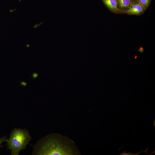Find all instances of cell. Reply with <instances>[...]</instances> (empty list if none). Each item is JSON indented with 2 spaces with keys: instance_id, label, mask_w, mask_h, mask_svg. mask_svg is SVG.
<instances>
[{
  "instance_id": "obj_1",
  "label": "cell",
  "mask_w": 155,
  "mask_h": 155,
  "mask_svg": "<svg viewBox=\"0 0 155 155\" xmlns=\"http://www.w3.org/2000/svg\"><path fill=\"white\" fill-rule=\"evenodd\" d=\"M36 154L80 155L74 142L66 136L59 133L50 134L38 143Z\"/></svg>"
},
{
  "instance_id": "obj_2",
  "label": "cell",
  "mask_w": 155,
  "mask_h": 155,
  "mask_svg": "<svg viewBox=\"0 0 155 155\" xmlns=\"http://www.w3.org/2000/svg\"><path fill=\"white\" fill-rule=\"evenodd\" d=\"M31 139L28 131L26 129L14 128L6 142L11 154L18 155L21 150L26 149Z\"/></svg>"
},
{
  "instance_id": "obj_3",
  "label": "cell",
  "mask_w": 155,
  "mask_h": 155,
  "mask_svg": "<svg viewBox=\"0 0 155 155\" xmlns=\"http://www.w3.org/2000/svg\"><path fill=\"white\" fill-rule=\"evenodd\" d=\"M146 9L138 2H132L129 9L126 13L129 15L139 16L144 13Z\"/></svg>"
},
{
  "instance_id": "obj_4",
  "label": "cell",
  "mask_w": 155,
  "mask_h": 155,
  "mask_svg": "<svg viewBox=\"0 0 155 155\" xmlns=\"http://www.w3.org/2000/svg\"><path fill=\"white\" fill-rule=\"evenodd\" d=\"M107 7L112 13H123L118 8L116 0H102Z\"/></svg>"
},
{
  "instance_id": "obj_5",
  "label": "cell",
  "mask_w": 155,
  "mask_h": 155,
  "mask_svg": "<svg viewBox=\"0 0 155 155\" xmlns=\"http://www.w3.org/2000/svg\"><path fill=\"white\" fill-rule=\"evenodd\" d=\"M116 1L117 7L123 13H126L132 3L131 0H116Z\"/></svg>"
},
{
  "instance_id": "obj_6",
  "label": "cell",
  "mask_w": 155,
  "mask_h": 155,
  "mask_svg": "<svg viewBox=\"0 0 155 155\" xmlns=\"http://www.w3.org/2000/svg\"><path fill=\"white\" fill-rule=\"evenodd\" d=\"M151 1V0H137V1L147 9L149 6Z\"/></svg>"
},
{
  "instance_id": "obj_7",
  "label": "cell",
  "mask_w": 155,
  "mask_h": 155,
  "mask_svg": "<svg viewBox=\"0 0 155 155\" xmlns=\"http://www.w3.org/2000/svg\"><path fill=\"white\" fill-rule=\"evenodd\" d=\"M7 136H5L0 137V147L3 143L6 142L7 139Z\"/></svg>"
},
{
  "instance_id": "obj_8",
  "label": "cell",
  "mask_w": 155,
  "mask_h": 155,
  "mask_svg": "<svg viewBox=\"0 0 155 155\" xmlns=\"http://www.w3.org/2000/svg\"><path fill=\"white\" fill-rule=\"evenodd\" d=\"M138 51L139 52H141V53H143L144 51V49L142 47H141L139 48L138 50Z\"/></svg>"
},
{
  "instance_id": "obj_9",
  "label": "cell",
  "mask_w": 155,
  "mask_h": 155,
  "mask_svg": "<svg viewBox=\"0 0 155 155\" xmlns=\"http://www.w3.org/2000/svg\"><path fill=\"white\" fill-rule=\"evenodd\" d=\"M36 73L35 74H34L33 75H33V77H34V78H36L38 76L37 75H36Z\"/></svg>"
},
{
  "instance_id": "obj_10",
  "label": "cell",
  "mask_w": 155,
  "mask_h": 155,
  "mask_svg": "<svg viewBox=\"0 0 155 155\" xmlns=\"http://www.w3.org/2000/svg\"><path fill=\"white\" fill-rule=\"evenodd\" d=\"M132 2L137 1V0H131Z\"/></svg>"
},
{
  "instance_id": "obj_11",
  "label": "cell",
  "mask_w": 155,
  "mask_h": 155,
  "mask_svg": "<svg viewBox=\"0 0 155 155\" xmlns=\"http://www.w3.org/2000/svg\"><path fill=\"white\" fill-rule=\"evenodd\" d=\"M137 58V57L136 56H135V59H136Z\"/></svg>"
}]
</instances>
